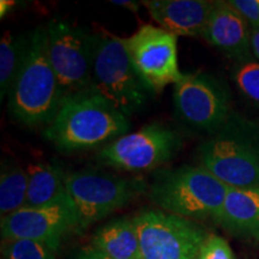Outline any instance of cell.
<instances>
[{"label": "cell", "mask_w": 259, "mask_h": 259, "mask_svg": "<svg viewBox=\"0 0 259 259\" xmlns=\"http://www.w3.org/2000/svg\"><path fill=\"white\" fill-rule=\"evenodd\" d=\"M15 6V2H9V0H2L0 2V17H4L9 14V11Z\"/></svg>", "instance_id": "27"}, {"label": "cell", "mask_w": 259, "mask_h": 259, "mask_svg": "<svg viewBox=\"0 0 259 259\" xmlns=\"http://www.w3.org/2000/svg\"><path fill=\"white\" fill-rule=\"evenodd\" d=\"M92 90L127 118L147 103L150 90L136 72L124 38L94 35Z\"/></svg>", "instance_id": "5"}, {"label": "cell", "mask_w": 259, "mask_h": 259, "mask_svg": "<svg viewBox=\"0 0 259 259\" xmlns=\"http://www.w3.org/2000/svg\"><path fill=\"white\" fill-rule=\"evenodd\" d=\"M251 46L252 54H253L259 61V28L252 29L251 30Z\"/></svg>", "instance_id": "26"}, {"label": "cell", "mask_w": 259, "mask_h": 259, "mask_svg": "<svg viewBox=\"0 0 259 259\" xmlns=\"http://www.w3.org/2000/svg\"><path fill=\"white\" fill-rule=\"evenodd\" d=\"M232 78L239 93L259 107V61L253 58L235 61Z\"/></svg>", "instance_id": "20"}, {"label": "cell", "mask_w": 259, "mask_h": 259, "mask_svg": "<svg viewBox=\"0 0 259 259\" xmlns=\"http://www.w3.org/2000/svg\"><path fill=\"white\" fill-rule=\"evenodd\" d=\"M198 259H234V255L226 239L209 235L200 248Z\"/></svg>", "instance_id": "22"}, {"label": "cell", "mask_w": 259, "mask_h": 259, "mask_svg": "<svg viewBox=\"0 0 259 259\" xmlns=\"http://www.w3.org/2000/svg\"><path fill=\"white\" fill-rule=\"evenodd\" d=\"M74 259H109L107 258L105 254H102L101 252L96 251L95 248L92 247V246H89V247H85L83 248V250H80L78 253H77L76 257Z\"/></svg>", "instance_id": "24"}, {"label": "cell", "mask_w": 259, "mask_h": 259, "mask_svg": "<svg viewBox=\"0 0 259 259\" xmlns=\"http://www.w3.org/2000/svg\"><path fill=\"white\" fill-rule=\"evenodd\" d=\"M183 141L178 132L162 124H150L107 144L96 161L126 171L151 170L179 153Z\"/></svg>", "instance_id": "10"}, {"label": "cell", "mask_w": 259, "mask_h": 259, "mask_svg": "<svg viewBox=\"0 0 259 259\" xmlns=\"http://www.w3.org/2000/svg\"><path fill=\"white\" fill-rule=\"evenodd\" d=\"M149 189L151 200L164 211L219 223L229 187L200 166L184 164L158 170Z\"/></svg>", "instance_id": "4"}, {"label": "cell", "mask_w": 259, "mask_h": 259, "mask_svg": "<svg viewBox=\"0 0 259 259\" xmlns=\"http://www.w3.org/2000/svg\"><path fill=\"white\" fill-rule=\"evenodd\" d=\"M228 3L247 22L251 30L259 28V0H232Z\"/></svg>", "instance_id": "23"}, {"label": "cell", "mask_w": 259, "mask_h": 259, "mask_svg": "<svg viewBox=\"0 0 259 259\" xmlns=\"http://www.w3.org/2000/svg\"><path fill=\"white\" fill-rule=\"evenodd\" d=\"M64 96L48 56L46 28L30 35L28 53L9 93L12 118L27 126H48L63 105Z\"/></svg>", "instance_id": "3"}, {"label": "cell", "mask_w": 259, "mask_h": 259, "mask_svg": "<svg viewBox=\"0 0 259 259\" xmlns=\"http://www.w3.org/2000/svg\"><path fill=\"white\" fill-rule=\"evenodd\" d=\"M48 56L64 100L92 90L94 35L65 21L47 24Z\"/></svg>", "instance_id": "9"}, {"label": "cell", "mask_w": 259, "mask_h": 259, "mask_svg": "<svg viewBox=\"0 0 259 259\" xmlns=\"http://www.w3.org/2000/svg\"><path fill=\"white\" fill-rule=\"evenodd\" d=\"M203 37L235 61L252 57L250 25L228 2H216Z\"/></svg>", "instance_id": "14"}, {"label": "cell", "mask_w": 259, "mask_h": 259, "mask_svg": "<svg viewBox=\"0 0 259 259\" xmlns=\"http://www.w3.org/2000/svg\"><path fill=\"white\" fill-rule=\"evenodd\" d=\"M65 185L77 212L79 232L122 208L148 187L142 179H126L93 170L66 174Z\"/></svg>", "instance_id": "6"}, {"label": "cell", "mask_w": 259, "mask_h": 259, "mask_svg": "<svg viewBox=\"0 0 259 259\" xmlns=\"http://www.w3.org/2000/svg\"><path fill=\"white\" fill-rule=\"evenodd\" d=\"M28 173V193L25 206L37 208L70 198L65 185L66 174L59 166L47 162L30 164Z\"/></svg>", "instance_id": "17"}, {"label": "cell", "mask_w": 259, "mask_h": 259, "mask_svg": "<svg viewBox=\"0 0 259 259\" xmlns=\"http://www.w3.org/2000/svg\"><path fill=\"white\" fill-rule=\"evenodd\" d=\"M142 259H198L208 232L192 220L160 210L134 218Z\"/></svg>", "instance_id": "8"}, {"label": "cell", "mask_w": 259, "mask_h": 259, "mask_svg": "<svg viewBox=\"0 0 259 259\" xmlns=\"http://www.w3.org/2000/svg\"><path fill=\"white\" fill-rule=\"evenodd\" d=\"M111 4L120 6V8H125L132 12H137L142 3L132 2V0H112Z\"/></svg>", "instance_id": "25"}, {"label": "cell", "mask_w": 259, "mask_h": 259, "mask_svg": "<svg viewBox=\"0 0 259 259\" xmlns=\"http://www.w3.org/2000/svg\"><path fill=\"white\" fill-rule=\"evenodd\" d=\"M160 28L176 36L203 37L215 2L149 0L142 2Z\"/></svg>", "instance_id": "13"}, {"label": "cell", "mask_w": 259, "mask_h": 259, "mask_svg": "<svg viewBox=\"0 0 259 259\" xmlns=\"http://www.w3.org/2000/svg\"><path fill=\"white\" fill-rule=\"evenodd\" d=\"M219 225L233 235L259 241V189L229 187Z\"/></svg>", "instance_id": "15"}, {"label": "cell", "mask_w": 259, "mask_h": 259, "mask_svg": "<svg viewBox=\"0 0 259 259\" xmlns=\"http://www.w3.org/2000/svg\"><path fill=\"white\" fill-rule=\"evenodd\" d=\"M5 259H56L57 250L45 242L28 239L4 240Z\"/></svg>", "instance_id": "21"}, {"label": "cell", "mask_w": 259, "mask_h": 259, "mask_svg": "<svg viewBox=\"0 0 259 259\" xmlns=\"http://www.w3.org/2000/svg\"><path fill=\"white\" fill-rule=\"evenodd\" d=\"M30 37L6 31L0 41V100L9 95L28 53Z\"/></svg>", "instance_id": "19"}, {"label": "cell", "mask_w": 259, "mask_h": 259, "mask_svg": "<svg viewBox=\"0 0 259 259\" xmlns=\"http://www.w3.org/2000/svg\"><path fill=\"white\" fill-rule=\"evenodd\" d=\"M196 156L200 167L228 187L259 189V122L232 113Z\"/></svg>", "instance_id": "2"}, {"label": "cell", "mask_w": 259, "mask_h": 259, "mask_svg": "<svg viewBox=\"0 0 259 259\" xmlns=\"http://www.w3.org/2000/svg\"><path fill=\"white\" fill-rule=\"evenodd\" d=\"M78 218L70 198L50 205L24 206L2 218L3 240L28 239L58 250L66 236L79 232Z\"/></svg>", "instance_id": "12"}, {"label": "cell", "mask_w": 259, "mask_h": 259, "mask_svg": "<svg viewBox=\"0 0 259 259\" xmlns=\"http://www.w3.org/2000/svg\"><path fill=\"white\" fill-rule=\"evenodd\" d=\"M28 193V173L15 162L3 161L0 174L2 218L24 208Z\"/></svg>", "instance_id": "18"}, {"label": "cell", "mask_w": 259, "mask_h": 259, "mask_svg": "<svg viewBox=\"0 0 259 259\" xmlns=\"http://www.w3.org/2000/svg\"><path fill=\"white\" fill-rule=\"evenodd\" d=\"M177 37L160 27L145 24L124 38L136 72L150 92L162 93L183 76L178 65Z\"/></svg>", "instance_id": "11"}, {"label": "cell", "mask_w": 259, "mask_h": 259, "mask_svg": "<svg viewBox=\"0 0 259 259\" xmlns=\"http://www.w3.org/2000/svg\"><path fill=\"white\" fill-rule=\"evenodd\" d=\"M92 247L109 259H142L134 219H118L97 229Z\"/></svg>", "instance_id": "16"}, {"label": "cell", "mask_w": 259, "mask_h": 259, "mask_svg": "<svg viewBox=\"0 0 259 259\" xmlns=\"http://www.w3.org/2000/svg\"><path fill=\"white\" fill-rule=\"evenodd\" d=\"M130 128L127 116L90 90L64 100L45 137L59 150L74 153L112 143Z\"/></svg>", "instance_id": "1"}, {"label": "cell", "mask_w": 259, "mask_h": 259, "mask_svg": "<svg viewBox=\"0 0 259 259\" xmlns=\"http://www.w3.org/2000/svg\"><path fill=\"white\" fill-rule=\"evenodd\" d=\"M231 93L225 83L210 73H183L174 84V111L193 131L210 136L232 115Z\"/></svg>", "instance_id": "7"}]
</instances>
